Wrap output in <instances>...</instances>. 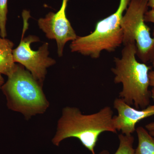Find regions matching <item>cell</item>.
Segmentation results:
<instances>
[{
	"mask_svg": "<svg viewBox=\"0 0 154 154\" xmlns=\"http://www.w3.org/2000/svg\"><path fill=\"white\" fill-rule=\"evenodd\" d=\"M113 114L111 107L108 106L89 115L82 114L76 107H65L59 120L53 143L58 146L63 140L76 138L92 154H96L95 148L100 135L104 132L117 133L113 124Z\"/></svg>",
	"mask_w": 154,
	"mask_h": 154,
	"instance_id": "cell-1",
	"label": "cell"
},
{
	"mask_svg": "<svg viewBox=\"0 0 154 154\" xmlns=\"http://www.w3.org/2000/svg\"><path fill=\"white\" fill-rule=\"evenodd\" d=\"M124 45L121 57H114L115 67L111 69L114 83L122 84L119 98L136 109H144L149 105L151 98L149 73L152 67L137 60L135 42Z\"/></svg>",
	"mask_w": 154,
	"mask_h": 154,
	"instance_id": "cell-2",
	"label": "cell"
},
{
	"mask_svg": "<svg viewBox=\"0 0 154 154\" xmlns=\"http://www.w3.org/2000/svg\"><path fill=\"white\" fill-rule=\"evenodd\" d=\"M131 0H120L115 13L96 23L95 30L91 34L78 36L70 45L72 52H77L92 58L99 57L105 50L115 51L122 44L123 33L120 22Z\"/></svg>",
	"mask_w": 154,
	"mask_h": 154,
	"instance_id": "cell-3",
	"label": "cell"
},
{
	"mask_svg": "<svg viewBox=\"0 0 154 154\" xmlns=\"http://www.w3.org/2000/svg\"><path fill=\"white\" fill-rule=\"evenodd\" d=\"M2 88L10 108L26 116L42 113L48 107L40 86L32 75L17 65Z\"/></svg>",
	"mask_w": 154,
	"mask_h": 154,
	"instance_id": "cell-4",
	"label": "cell"
},
{
	"mask_svg": "<svg viewBox=\"0 0 154 154\" xmlns=\"http://www.w3.org/2000/svg\"><path fill=\"white\" fill-rule=\"evenodd\" d=\"M148 8V0H131L120 22L122 44L135 42L136 55L145 63L151 62L154 57V37L144 19Z\"/></svg>",
	"mask_w": 154,
	"mask_h": 154,
	"instance_id": "cell-5",
	"label": "cell"
},
{
	"mask_svg": "<svg viewBox=\"0 0 154 154\" xmlns=\"http://www.w3.org/2000/svg\"><path fill=\"white\" fill-rule=\"evenodd\" d=\"M39 41L38 37L30 35L23 38L17 48L13 50L15 62L24 66L31 72L37 82H43L46 75V69L55 63V60L49 57L48 43L45 42L38 50L31 48V43Z\"/></svg>",
	"mask_w": 154,
	"mask_h": 154,
	"instance_id": "cell-6",
	"label": "cell"
},
{
	"mask_svg": "<svg viewBox=\"0 0 154 154\" xmlns=\"http://www.w3.org/2000/svg\"><path fill=\"white\" fill-rule=\"evenodd\" d=\"M69 0H63L60 9L57 13L50 12L44 18L38 19V25L49 39H54L57 44V54L61 57L64 48L69 41L77 38L70 22L67 18L66 10Z\"/></svg>",
	"mask_w": 154,
	"mask_h": 154,
	"instance_id": "cell-7",
	"label": "cell"
},
{
	"mask_svg": "<svg viewBox=\"0 0 154 154\" xmlns=\"http://www.w3.org/2000/svg\"><path fill=\"white\" fill-rule=\"evenodd\" d=\"M113 107L118 112V115L113 117L116 129L126 135L136 131V125L139 122L154 115V105L140 110L133 108L119 98L114 100Z\"/></svg>",
	"mask_w": 154,
	"mask_h": 154,
	"instance_id": "cell-8",
	"label": "cell"
},
{
	"mask_svg": "<svg viewBox=\"0 0 154 154\" xmlns=\"http://www.w3.org/2000/svg\"><path fill=\"white\" fill-rule=\"evenodd\" d=\"M13 42L6 38H0V73L9 77L17 68L13 57Z\"/></svg>",
	"mask_w": 154,
	"mask_h": 154,
	"instance_id": "cell-9",
	"label": "cell"
},
{
	"mask_svg": "<svg viewBox=\"0 0 154 154\" xmlns=\"http://www.w3.org/2000/svg\"><path fill=\"white\" fill-rule=\"evenodd\" d=\"M138 140L137 147L134 154H154V138L142 126L136 129Z\"/></svg>",
	"mask_w": 154,
	"mask_h": 154,
	"instance_id": "cell-10",
	"label": "cell"
},
{
	"mask_svg": "<svg viewBox=\"0 0 154 154\" xmlns=\"http://www.w3.org/2000/svg\"><path fill=\"white\" fill-rule=\"evenodd\" d=\"M119 146L117 150L113 154H134L135 149L133 148L134 137L132 134L126 135L121 134L119 135ZM98 154H110L107 150L102 151Z\"/></svg>",
	"mask_w": 154,
	"mask_h": 154,
	"instance_id": "cell-11",
	"label": "cell"
},
{
	"mask_svg": "<svg viewBox=\"0 0 154 154\" xmlns=\"http://www.w3.org/2000/svg\"><path fill=\"white\" fill-rule=\"evenodd\" d=\"M8 0H0V36L6 38L7 36L6 24L8 15Z\"/></svg>",
	"mask_w": 154,
	"mask_h": 154,
	"instance_id": "cell-12",
	"label": "cell"
},
{
	"mask_svg": "<svg viewBox=\"0 0 154 154\" xmlns=\"http://www.w3.org/2000/svg\"><path fill=\"white\" fill-rule=\"evenodd\" d=\"M153 66L154 67V57L152 60ZM149 86L152 87L151 91V97L154 102V71L151 70L149 73Z\"/></svg>",
	"mask_w": 154,
	"mask_h": 154,
	"instance_id": "cell-13",
	"label": "cell"
},
{
	"mask_svg": "<svg viewBox=\"0 0 154 154\" xmlns=\"http://www.w3.org/2000/svg\"><path fill=\"white\" fill-rule=\"evenodd\" d=\"M144 19L145 22H151L154 25V9H152L146 12L145 14ZM152 35L154 37V26Z\"/></svg>",
	"mask_w": 154,
	"mask_h": 154,
	"instance_id": "cell-14",
	"label": "cell"
},
{
	"mask_svg": "<svg viewBox=\"0 0 154 154\" xmlns=\"http://www.w3.org/2000/svg\"><path fill=\"white\" fill-rule=\"evenodd\" d=\"M145 128L148 131H154V122L146 125Z\"/></svg>",
	"mask_w": 154,
	"mask_h": 154,
	"instance_id": "cell-15",
	"label": "cell"
},
{
	"mask_svg": "<svg viewBox=\"0 0 154 154\" xmlns=\"http://www.w3.org/2000/svg\"><path fill=\"white\" fill-rule=\"evenodd\" d=\"M148 6L152 9H154V0H148Z\"/></svg>",
	"mask_w": 154,
	"mask_h": 154,
	"instance_id": "cell-16",
	"label": "cell"
},
{
	"mask_svg": "<svg viewBox=\"0 0 154 154\" xmlns=\"http://www.w3.org/2000/svg\"><path fill=\"white\" fill-rule=\"evenodd\" d=\"M4 79H3V78L2 76V75H1V74L0 73V88H1V87H2V86L3 85V84H4Z\"/></svg>",
	"mask_w": 154,
	"mask_h": 154,
	"instance_id": "cell-17",
	"label": "cell"
},
{
	"mask_svg": "<svg viewBox=\"0 0 154 154\" xmlns=\"http://www.w3.org/2000/svg\"><path fill=\"white\" fill-rule=\"evenodd\" d=\"M149 133L153 137H154V131H149Z\"/></svg>",
	"mask_w": 154,
	"mask_h": 154,
	"instance_id": "cell-18",
	"label": "cell"
},
{
	"mask_svg": "<svg viewBox=\"0 0 154 154\" xmlns=\"http://www.w3.org/2000/svg\"><path fill=\"white\" fill-rule=\"evenodd\" d=\"M0 38H1V36H0Z\"/></svg>",
	"mask_w": 154,
	"mask_h": 154,
	"instance_id": "cell-19",
	"label": "cell"
}]
</instances>
